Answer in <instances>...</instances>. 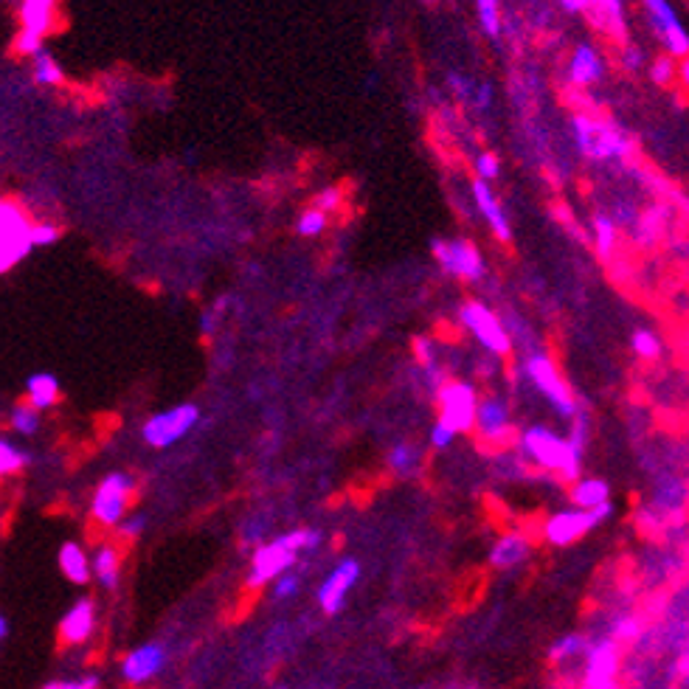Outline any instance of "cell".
Listing matches in <instances>:
<instances>
[{"label":"cell","mask_w":689,"mask_h":689,"mask_svg":"<svg viewBox=\"0 0 689 689\" xmlns=\"http://www.w3.org/2000/svg\"><path fill=\"white\" fill-rule=\"evenodd\" d=\"M431 254L439 270L465 285H476L487 276V259L481 248L467 237H436L431 242Z\"/></svg>","instance_id":"cell-8"},{"label":"cell","mask_w":689,"mask_h":689,"mask_svg":"<svg viewBox=\"0 0 689 689\" xmlns=\"http://www.w3.org/2000/svg\"><path fill=\"white\" fill-rule=\"evenodd\" d=\"M473 434H476V439L484 448L495 450V453L510 450L515 445V439H518V425H515V417H512L510 397H504L498 391L484 394L479 403Z\"/></svg>","instance_id":"cell-9"},{"label":"cell","mask_w":689,"mask_h":689,"mask_svg":"<svg viewBox=\"0 0 689 689\" xmlns=\"http://www.w3.org/2000/svg\"><path fill=\"white\" fill-rule=\"evenodd\" d=\"M96 622H99L96 602L90 597H82L60 619V639L71 647L85 645V642H90V636L96 633Z\"/></svg>","instance_id":"cell-20"},{"label":"cell","mask_w":689,"mask_h":689,"mask_svg":"<svg viewBox=\"0 0 689 689\" xmlns=\"http://www.w3.org/2000/svg\"><path fill=\"white\" fill-rule=\"evenodd\" d=\"M386 465L397 479H414L420 476L422 465H425V453L414 442H397L386 456Z\"/></svg>","instance_id":"cell-26"},{"label":"cell","mask_w":689,"mask_h":689,"mask_svg":"<svg viewBox=\"0 0 689 689\" xmlns=\"http://www.w3.org/2000/svg\"><path fill=\"white\" fill-rule=\"evenodd\" d=\"M34 251L31 242V225L23 231H12V234H0V276L15 270L26 256Z\"/></svg>","instance_id":"cell-27"},{"label":"cell","mask_w":689,"mask_h":689,"mask_svg":"<svg viewBox=\"0 0 689 689\" xmlns=\"http://www.w3.org/2000/svg\"><path fill=\"white\" fill-rule=\"evenodd\" d=\"M678 85L689 93V57L678 60Z\"/></svg>","instance_id":"cell-50"},{"label":"cell","mask_w":689,"mask_h":689,"mask_svg":"<svg viewBox=\"0 0 689 689\" xmlns=\"http://www.w3.org/2000/svg\"><path fill=\"white\" fill-rule=\"evenodd\" d=\"M60 225L54 223H31V242L34 248H48L54 242L60 240Z\"/></svg>","instance_id":"cell-42"},{"label":"cell","mask_w":689,"mask_h":689,"mask_svg":"<svg viewBox=\"0 0 689 689\" xmlns=\"http://www.w3.org/2000/svg\"><path fill=\"white\" fill-rule=\"evenodd\" d=\"M557 6L566 15H583L585 12V0H557Z\"/></svg>","instance_id":"cell-49"},{"label":"cell","mask_w":689,"mask_h":689,"mask_svg":"<svg viewBox=\"0 0 689 689\" xmlns=\"http://www.w3.org/2000/svg\"><path fill=\"white\" fill-rule=\"evenodd\" d=\"M678 673H681V678H684V681H689V653L684 656V659L678 661Z\"/></svg>","instance_id":"cell-51"},{"label":"cell","mask_w":689,"mask_h":689,"mask_svg":"<svg viewBox=\"0 0 689 689\" xmlns=\"http://www.w3.org/2000/svg\"><path fill=\"white\" fill-rule=\"evenodd\" d=\"M518 372H521V377H524L526 383L549 403V408L555 411L560 420L571 422L580 414V400L574 397L569 380L563 377L560 366H557L555 358H552L546 349L535 346V349L521 352Z\"/></svg>","instance_id":"cell-3"},{"label":"cell","mask_w":689,"mask_h":689,"mask_svg":"<svg viewBox=\"0 0 689 689\" xmlns=\"http://www.w3.org/2000/svg\"><path fill=\"white\" fill-rule=\"evenodd\" d=\"M31 76H34V82L43 85V88H57V85L65 82L62 65L57 62V57H54L51 51H45V48L40 54L31 57Z\"/></svg>","instance_id":"cell-30"},{"label":"cell","mask_w":689,"mask_h":689,"mask_svg":"<svg viewBox=\"0 0 689 689\" xmlns=\"http://www.w3.org/2000/svg\"><path fill=\"white\" fill-rule=\"evenodd\" d=\"M57 563H60V571L65 574V580L74 585H88L93 580V560H90V552L76 543V540H65L57 552Z\"/></svg>","instance_id":"cell-22"},{"label":"cell","mask_w":689,"mask_h":689,"mask_svg":"<svg viewBox=\"0 0 689 689\" xmlns=\"http://www.w3.org/2000/svg\"><path fill=\"white\" fill-rule=\"evenodd\" d=\"M341 203H344V192L338 189V186H327V189H321L318 195H315V209H321L324 214H332V211L341 209Z\"/></svg>","instance_id":"cell-43"},{"label":"cell","mask_w":689,"mask_h":689,"mask_svg":"<svg viewBox=\"0 0 689 689\" xmlns=\"http://www.w3.org/2000/svg\"><path fill=\"white\" fill-rule=\"evenodd\" d=\"M276 689H287V687H276Z\"/></svg>","instance_id":"cell-56"},{"label":"cell","mask_w":689,"mask_h":689,"mask_svg":"<svg viewBox=\"0 0 689 689\" xmlns=\"http://www.w3.org/2000/svg\"><path fill=\"white\" fill-rule=\"evenodd\" d=\"M591 234H594V248L600 259H611L619 245V225L611 214H594L591 223Z\"/></svg>","instance_id":"cell-29"},{"label":"cell","mask_w":689,"mask_h":689,"mask_svg":"<svg viewBox=\"0 0 689 689\" xmlns=\"http://www.w3.org/2000/svg\"><path fill=\"white\" fill-rule=\"evenodd\" d=\"M166 661H169L166 647L161 645V642H147V645L130 650V653L121 659V678H124L127 684H135V687L150 684L155 675H161Z\"/></svg>","instance_id":"cell-17"},{"label":"cell","mask_w":689,"mask_h":689,"mask_svg":"<svg viewBox=\"0 0 689 689\" xmlns=\"http://www.w3.org/2000/svg\"><path fill=\"white\" fill-rule=\"evenodd\" d=\"M493 82H487V79H476V88H473V96H470V107L476 110V113H490V107H493Z\"/></svg>","instance_id":"cell-41"},{"label":"cell","mask_w":689,"mask_h":689,"mask_svg":"<svg viewBox=\"0 0 689 689\" xmlns=\"http://www.w3.org/2000/svg\"><path fill=\"white\" fill-rule=\"evenodd\" d=\"M630 349H633V355L639 360L656 363V360H661V355H664V338H661L656 330L642 327V330H636L630 335Z\"/></svg>","instance_id":"cell-31"},{"label":"cell","mask_w":689,"mask_h":689,"mask_svg":"<svg viewBox=\"0 0 689 689\" xmlns=\"http://www.w3.org/2000/svg\"><path fill=\"white\" fill-rule=\"evenodd\" d=\"M639 9L650 26V34L661 45V54H670L675 60L689 57V29L673 0H639Z\"/></svg>","instance_id":"cell-10"},{"label":"cell","mask_w":689,"mask_h":689,"mask_svg":"<svg viewBox=\"0 0 689 689\" xmlns=\"http://www.w3.org/2000/svg\"><path fill=\"white\" fill-rule=\"evenodd\" d=\"M476 17H479L481 31L498 40L504 31V12H501V0H476Z\"/></svg>","instance_id":"cell-33"},{"label":"cell","mask_w":689,"mask_h":689,"mask_svg":"<svg viewBox=\"0 0 689 689\" xmlns=\"http://www.w3.org/2000/svg\"><path fill=\"white\" fill-rule=\"evenodd\" d=\"M622 670V645L611 636L591 639L583 656V681L580 689H619Z\"/></svg>","instance_id":"cell-14"},{"label":"cell","mask_w":689,"mask_h":689,"mask_svg":"<svg viewBox=\"0 0 689 689\" xmlns=\"http://www.w3.org/2000/svg\"><path fill=\"white\" fill-rule=\"evenodd\" d=\"M616 62H619V68L630 76L647 74V68H650V57H647L645 48H642V45L630 43V40L628 43L619 45V51H616Z\"/></svg>","instance_id":"cell-35"},{"label":"cell","mask_w":689,"mask_h":689,"mask_svg":"<svg viewBox=\"0 0 689 689\" xmlns=\"http://www.w3.org/2000/svg\"><path fill=\"white\" fill-rule=\"evenodd\" d=\"M459 324H462V330H465L490 358L504 360L515 352V341H512L504 318H501V313H495L490 304H484V301L479 299L462 301V307H459Z\"/></svg>","instance_id":"cell-5"},{"label":"cell","mask_w":689,"mask_h":689,"mask_svg":"<svg viewBox=\"0 0 689 689\" xmlns=\"http://www.w3.org/2000/svg\"><path fill=\"white\" fill-rule=\"evenodd\" d=\"M642 630H645V625H642V619L636 614H619L614 616V622H611V639H614L616 645H633V642H639V636H642Z\"/></svg>","instance_id":"cell-36"},{"label":"cell","mask_w":689,"mask_h":689,"mask_svg":"<svg viewBox=\"0 0 689 689\" xmlns=\"http://www.w3.org/2000/svg\"><path fill=\"white\" fill-rule=\"evenodd\" d=\"M57 15V0H20L17 17H20V31L15 37V51L20 57H34L45 48V37L54 26Z\"/></svg>","instance_id":"cell-13"},{"label":"cell","mask_w":689,"mask_h":689,"mask_svg":"<svg viewBox=\"0 0 689 689\" xmlns=\"http://www.w3.org/2000/svg\"><path fill=\"white\" fill-rule=\"evenodd\" d=\"M60 380L51 372H34L26 380V403L34 405L40 414L51 411L54 405L60 403Z\"/></svg>","instance_id":"cell-25"},{"label":"cell","mask_w":689,"mask_h":689,"mask_svg":"<svg viewBox=\"0 0 689 689\" xmlns=\"http://www.w3.org/2000/svg\"><path fill=\"white\" fill-rule=\"evenodd\" d=\"M321 540H324V535L318 529H293V532L279 535L276 540L256 546L254 557H251V569H248V585L262 588V585L276 583L282 574L293 569L296 557L315 552L321 546Z\"/></svg>","instance_id":"cell-2"},{"label":"cell","mask_w":689,"mask_h":689,"mask_svg":"<svg viewBox=\"0 0 689 689\" xmlns=\"http://www.w3.org/2000/svg\"><path fill=\"white\" fill-rule=\"evenodd\" d=\"M456 431H450L445 422L436 420L434 425H431V431H428V445L434 450H448L453 442H456Z\"/></svg>","instance_id":"cell-44"},{"label":"cell","mask_w":689,"mask_h":689,"mask_svg":"<svg viewBox=\"0 0 689 689\" xmlns=\"http://www.w3.org/2000/svg\"><path fill=\"white\" fill-rule=\"evenodd\" d=\"M116 529H119V535H124V538H130V540L138 538V535L147 529V515H141V512H130V515H127V518H124Z\"/></svg>","instance_id":"cell-46"},{"label":"cell","mask_w":689,"mask_h":689,"mask_svg":"<svg viewBox=\"0 0 689 689\" xmlns=\"http://www.w3.org/2000/svg\"><path fill=\"white\" fill-rule=\"evenodd\" d=\"M611 515H614V501L602 504L597 510L563 507V510L552 512L543 521L540 538H543V543H549L552 549H566V546H574L577 540H583L585 535H591L594 529H600L602 524H608Z\"/></svg>","instance_id":"cell-6"},{"label":"cell","mask_w":689,"mask_h":689,"mask_svg":"<svg viewBox=\"0 0 689 689\" xmlns=\"http://www.w3.org/2000/svg\"><path fill=\"white\" fill-rule=\"evenodd\" d=\"M687 563H689V549H687Z\"/></svg>","instance_id":"cell-55"},{"label":"cell","mask_w":689,"mask_h":689,"mask_svg":"<svg viewBox=\"0 0 689 689\" xmlns=\"http://www.w3.org/2000/svg\"><path fill=\"white\" fill-rule=\"evenodd\" d=\"M135 493V479L130 473H107L105 479L99 481L96 493L90 498V515L96 524L107 526H119L127 515H130V501H133Z\"/></svg>","instance_id":"cell-11"},{"label":"cell","mask_w":689,"mask_h":689,"mask_svg":"<svg viewBox=\"0 0 689 689\" xmlns=\"http://www.w3.org/2000/svg\"><path fill=\"white\" fill-rule=\"evenodd\" d=\"M360 580V563L355 557H344L341 563H335V569L324 577V583L318 585V608L327 616L341 614L349 591L358 585Z\"/></svg>","instance_id":"cell-15"},{"label":"cell","mask_w":689,"mask_h":689,"mask_svg":"<svg viewBox=\"0 0 689 689\" xmlns=\"http://www.w3.org/2000/svg\"><path fill=\"white\" fill-rule=\"evenodd\" d=\"M197 422H200V408L195 403L172 405L166 411L152 414L150 420L141 425V439L150 448L166 450L192 434L197 428Z\"/></svg>","instance_id":"cell-12"},{"label":"cell","mask_w":689,"mask_h":689,"mask_svg":"<svg viewBox=\"0 0 689 689\" xmlns=\"http://www.w3.org/2000/svg\"><path fill=\"white\" fill-rule=\"evenodd\" d=\"M588 642L591 639L585 633H563V636H557L552 647H549V664L563 667V664L583 659L585 650H588Z\"/></svg>","instance_id":"cell-28"},{"label":"cell","mask_w":689,"mask_h":689,"mask_svg":"<svg viewBox=\"0 0 689 689\" xmlns=\"http://www.w3.org/2000/svg\"><path fill=\"white\" fill-rule=\"evenodd\" d=\"M40 422H43V414L34 405L26 403V400L12 405V411H9V428L17 436H34L40 431Z\"/></svg>","instance_id":"cell-32"},{"label":"cell","mask_w":689,"mask_h":689,"mask_svg":"<svg viewBox=\"0 0 689 689\" xmlns=\"http://www.w3.org/2000/svg\"><path fill=\"white\" fill-rule=\"evenodd\" d=\"M299 585V577L287 571V574H282V577L273 583V597H276V600H290V597L299 594Z\"/></svg>","instance_id":"cell-45"},{"label":"cell","mask_w":689,"mask_h":689,"mask_svg":"<svg viewBox=\"0 0 689 689\" xmlns=\"http://www.w3.org/2000/svg\"><path fill=\"white\" fill-rule=\"evenodd\" d=\"M647 76L653 85L659 88H670L673 82H678V60L670 57V54H656L650 60V68H647Z\"/></svg>","instance_id":"cell-38"},{"label":"cell","mask_w":689,"mask_h":689,"mask_svg":"<svg viewBox=\"0 0 689 689\" xmlns=\"http://www.w3.org/2000/svg\"><path fill=\"white\" fill-rule=\"evenodd\" d=\"M330 228V214H324L321 209H307L301 211L299 220H296V234L299 237H307V240H313V237H321L324 231Z\"/></svg>","instance_id":"cell-39"},{"label":"cell","mask_w":689,"mask_h":689,"mask_svg":"<svg viewBox=\"0 0 689 689\" xmlns=\"http://www.w3.org/2000/svg\"><path fill=\"white\" fill-rule=\"evenodd\" d=\"M532 549H535V543H532L529 535H524V532H507V535H501L493 543V549H490V566L495 571L521 569L524 563H529Z\"/></svg>","instance_id":"cell-21"},{"label":"cell","mask_w":689,"mask_h":689,"mask_svg":"<svg viewBox=\"0 0 689 689\" xmlns=\"http://www.w3.org/2000/svg\"><path fill=\"white\" fill-rule=\"evenodd\" d=\"M571 141L588 164H611L625 161L630 155V135L611 119L574 113L571 116Z\"/></svg>","instance_id":"cell-4"},{"label":"cell","mask_w":689,"mask_h":689,"mask_svg":"<svg viewBox=\"0 0 689 689\" xmlns=\"http://www.w3.org/2000/svg\"><path fill=\"white\" fill-rule=\"evenodd\" d=\"M29 453L20 448L17 442H12L9 436H0V479L15 476L23 467L29 465Z\"/></svg>","instance_id":"cell-34"},{"label":"cell","mask_w":689,"mask_h":689,"mask_svg":"<svg viewBox=\"0 0 689 689\" xmlns=\"http://www.w3.org/2000/svg\"><path fill=\"white\" fill-rule=\"evenodd\" d=\"M684 346H687V352H689V327H687V332H684Z\"/></svg>","instance_id":"cell-53"},{"label":"cell","mask_w":689,"mask_h":689,"mask_svg":"<svg viewBox=\"0 0 689 689\" xmlns=\"http://www.w3.org/2000/svg\"><path fill=\"white\" fill-rule=\"evenodd\" d=\"M566 74H569L571 85H574V88H580V90L600 85L602 79H605V74H608V60H605V51H602L600 45L588 43V40H585V43H580V45H574Z\"/></svg>","instance_id":"cell-19"},{"label":"cell","mask_w":689,"mask_h":689,"mask_svg":"<svg viewBox=\"0 0 689 689\" xmlns=\"http://www.w3.org/2000/svg\"><path fill=\"white\" fill-rule=\"evenodd\" d=\"M220 310H223V304H217V307H211V310L203 313V318H200V332L203 335H214L217 332V327H220Z\"/></svg>","instance_id":"cell-48"},{"label":"cell","mask_w":689,"mask_h":689,"mask_svg":"<svg viewBox=\"0 0 689 689\" xmlns=\"http://www.w3.org/2000/svg\"><path fill=\"white\" fill-rule=\"evenodd\" d=\"M6 636H9V622H6V616L0 614V642H3Z\"/></svg>","instance_id":"cell-52"},{"label":"cell","mask_w":689,"mask_h":689,"mask_svg":"<svg viewBox=\"0 0 689 689\" xmlns=\"http://www.w3.org/2000/svg\"><path fill=\"white\" fill-rule=\"evenodd\" d=\"M569 501L571 507L580 510H597L611 501V484L597 476H580L574 484H569Z\"/></svg>","instance_id":"cell-23"},{"label":"cell","mask_w":689,"mask_h":689,"mask_svg":"<svg viewBox=\"0 0 689 689\" xmlns=\"http://www.w3.org/2000/svg\"><path fill=\"white\" fill-rule=\"evenodd\" d=\"M43 689H99V678L82 675V678H68V681H48Z\"/></svg>","instance_id":"cell-47"},{"label":"cell","mask_w":689,"mask_h":689,"mask_svg":"<svg viewBox=\"0 0 689 689\" xmlns=\"http://www.w3.org/2000/svg\"><path fill=\"white\" fill-rule=\"evenodd\" d=\"M470 195H473V203H476L479 217L484 220V225L490 228V234H493L498 242L510 245L512 242V223H510V217H507L504 203H501V200H498V195H495L493 183L473 180V183H470Z\"/></svg>","instance_id":"cell-18"},{"label":"cell","mask_w":689,"mask_h":689,"mask_svg":"<svg viewBox=\"0 0 689 689\" xmlns=\"http://www.w3.org/2000/svg\"><path fill=\"white\" fill-rule=\"evenodd\" d=\"M31 223H34V220H29V214H26V209H23L20 203L9 200V197H0V234L23 231V228H29Z\"/></svg>","instance_id":"cell-37"},{"label":"cell","mask_w":689,"mask_h":689,"mask_svg":"<svg viewBox=\"0 0 689 689\" xmlns=\"http://www.w3.org/2000/svg\"><path fill=\"white\" fill-rule=\"evenodd\" d=\"M436 403V420L445 422L450 431L456 434H473L476 425V414H479L481 394L476 383L470 380H459V377H448L442 383V389L434 394Z\"/></svg>","instance_id":"cell-7"},{"label":"cell","mask_w":689,"mask_h":689,"mask_svg":"<svg viewBox=\"0 0 689 689\" xmlns=\"http://www.w3.org/2000/svg\"><path fill=\"white\" fill-rule=\"evenodd\" d=\"M583 15L616 45L628 43V0H585Z\"/></svg>","instance_id":"cell-16"},{"label":"cell","mask_w":689,"mask_h":689,"mask_svg":"<svg viewBox=\"0 0 689 689\" xmlns=\"http://www.w3.org/2000/svg\"><path fill=\"white\" fill-rule=\"evenodd\" d=\"M93 580L102 585L105 591H116L121 583V555L113 543H99L93 549Z\"/></svg>","instance_id":"cell-24"},{"label":"cell","mask_w":689,"mask_h":689,"mask_svg":"<svg viewBox=\"0 0 689 689\" xmlns=\"http://www.w3.org/2000/svg\"><path fill=\"white\" fill-rule=\"evenodd\" d=\"M425 3H439V0H425Z\"/></svg>","instance_id":"cell-54"},{"label":"cell","mask_w":689,"mask_h":689,"mask_svg":"<svg viewBox=\"0 0 689 689\" xmlns=\"http://www.w3.org/2000/svg\"><path fill=\"white\" fill-rule=\"evenodd\" d=\"M585 445H588V420L580 411L571 420L569 434H560L549 425H526L518 431L515 450L521 453L529 467H538L540 473H549L560 484H574L583 476Z\"/></svg>","instance_id":"cell-1"},{"label":"cell","mask_w":689,"mask_h":689,"mask_svg":"<svg viewBox=\"0 0 689 689\" xmlns=\"http://www.w3.org/2000/svg\"><path fill=\"white\" fill-rule=\"evenodd\" d=\"M473 172H476V180H484V183H495L501 178V158L495 152L484 150L473 158Z\"/></svg>","instance_id":"cell-40"}]
</instances>
